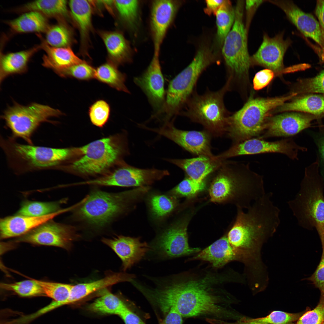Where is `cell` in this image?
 Instances as JSON below:
<instances>
[{
	"label": "cell",
	"instance_id": "obj_28",
	"mask_svg": "<svg viewBox=\"0 0 324 324\" xmlns=\"http://www.w3.org/2000/svg\"><path fill=\"white\" fill-rule=\"evenodd\" d=\"M40 49L39 45L26 50L1 55L0 82L9 75L26 71L31 58Z\"/></svg>",
	"mask_w": 324,
	"mask_h": 324
},
{
	"label": "cell",
	"instance_id": "obj_41",
	"mask_svg": "<svg viewBox=\"0 0 324 324\" xmlns=\"http://www.w3.org/2000/svg\"><path fill=\"white\" fill-rule=\"evenodd\" d=\"M35 280L41 286L45 296L60 302L62 306L68 304L73 285Z\"/></svg>",
	"mask_w": 324,
	"mask_h": 324
},
{
	"label": "cell",
	"instance_id": "obj_15",
	"mask_svg": "<svg viewBox=\"0 0 324 324\" xmlns=\"http://www.w3.org/2000/svg\"><path fill=\"white\" fill-rule=\"evenodd\" d=\"M78 237L74 226L58 223L52 219L20 237L17 241L68 249Z\"/></svg>",
	"mask_w": 324,
	"mask_h": 324
},
{
	"label": "cell",
	"instance_id": "obj_4",
	"mask_svg": "<svg viewBox=\"0 0 324 324\" xmlns=\"http://www.w3.org/2000/svg\"><path fill=\"white\" fill-rule=\"evenodd\" d=\"M0 145L9 167L19 175L43 170H56L66 164L76 152L74 148L21 144L10 136H1Z\"/></svg>",
	"mask_w": 324,
	"mask_h": 324
},
{
	"label": "cell",
	"instance_id": "obj_39",
	"mask_svg": "<svg viewBox=\"0 0 324 324\" xmlns=\"http://www.w3.org/2000/svg\"><path fill=\"white\" fill-rule=\"evenodd\" d=\"M150 209L152 215L157 219L167 216L176 207V197L172 196L155 194L151 196L148 200Z\"/></svg>",
	"mask_w": 324,
	"mask_h": 324
},
{
	"label": "cell",
	"instance_id": "obj_52",
	"mask_svg": "<svg viewBox=\"0 0 324 324\" xmlns=\"http://www.w3.org/2000/svg\"><path fill=\"white\" fill-rule=\"evenodd\" d=\"M261 0H247L245 2V7L247 13V28L249 26L254 12L263 2Z\"/></svg>",
	"mask_w": 324,
	"mask_h": 324
},
{
	"label": "cell",
	"instance_id": "obj_31",
	"mask_svg": "<svg viewBox=\"0 0 324 324\" xmlns=\"http://www.w3.org/2000/svg\"><path fill=\"white\" fill-rule=\"evenodd\" d=\"M279 111L304 112L316 116L324 114V95L316 94L305 95L278 108Z\"/></svg>",
	"mask_w": 324,
	"mask_h": 324
},
{
	"label": "cell",
	"instance_id": "obj_8",
	"mask_svg": "<svg viewBox=\"0 0 324 324\" xmlns=\"http://www.w3.org/2000/svg\"><path fill=\"white\" fill-rule=\"evenodd\" d=\"M296 95L295 93L274 98L250 99L229 116L226 134L234 144L259 137L265 130L269 112Z\"/></svg>",
	"mask_w": 324,
	"mask_h": 324
},
{
	"label": "cell",
	"instance_id": "obj_55",
	"mask_svg": "<svg viewBox=\"0 0 324 324\" xmlns=\"http://www.w3.org/2000/svg\"><path fill=\"white\" fill-rule=\"evenodd\" d=\"M206 1V7L204 10L207 14L209 15L212 13L215 14L225 0H207Z\"/></svg>",
	"mask_w": 324,
	"mask_h": 324
},
{
	"label": "cell",
	"instance_id": "obj_35",
	"mask_svg": "<svg viewBox=\"0 0 324 324\" xmlns=\"http://www.w3.org/2000/svg\"><path fill=\"white\" fill-rule=\"evenodd\" d=\"M100 290V296L89 307L91 311L104 314L118 315L126 307L125 303L118 297L107 289Z\"/></svg>",
	"mask_w": 324,
	"mask_h": 324
},
{
	"label": "cell",
	"instance_id": "obj_34",
	"mask_svg": "<svg viewBox=\"0 0 324 324\" xmlns=\"http://www.w3.org/2000/svg\"><path fill=\"white\" fill-rule=\"evenodd\" d=\"M69 4L71 15L79 29L82 41L86 40L91 29L92 9L89 1L73 0Z\"/></svg>",
	"mask_w": 324,
	"mask_h": 324
},
{
	"label": "cell",
	"instance_id": "obj_9",
	"mask_svg": "<svg viewBox=\"0 0 324 324\" xmlns=\"http://www.w3.org/2000/svg\"><path fill=\"white\" fill-rule=\"evenodd\" d=\"M230 90L229 83L226 82L216 91L207 89L200 94L196 90L179 115L202 125L211 136L221 137L226 134L227 118L231 114L224 103L225 95Z\"/></svg>",
	"mask_w": 324,
	"mask_h": 324
},
{
	"label": "cell",
	"instance_id": "obj_38",
	"mask_svg": "<svg viewBox=\"0 0 324 324\" xmlns=\"http://www.w3.org/2000/svg\"><path fill=\"white\" fill-rule=\"evenodd\" d=\"M217 26V39L219 44L222 46L226 36L231 30L235 18V9L229 1L225 2L216 14Z\"/></svg>",
	"mask_w": 324,
	"mask_h": 324
},
{
	"label": "cell",
	"instance_id": "obj_58",
	"mask_svg": "<svg viewBox=\"0 0 324 324\" xmlns=\"http://www.w3.org/2000/svg\"></svg>",
	"mask_w": 324,
	"mask_h": 324
},
{
	"label": "cell",
	"instance_id": "obj_44",
	"mask_svg": "<svg viewBox=\"0 0 324 324\" xmlns=\"http://www.w3.org/2000/svg\"><path fill=\"white\" fill-rule=\"evenodd\" d=\"M206 186L205 180L199 181L187 177L171 190L170 193L171 196L175 197H190L204 190Z\"/></svg>",
	"mask_w": 324,
	"mask_h": 324
},
{
	"label": "cell",
	"instance_id": "obj_32",
	"mask_svg": "<svg viewBox=\"0 0 324 324\" xmlns=\"http://www.w3.org/2000/svg\"><path fill=\"white\" fill-rule=\"evenodd\" d=\"M101 36L109 56L114 63L120 64L128 61L129 47L122 34L115 32H106Z\"/></svg>",
	"mask_w": 324,
	"mask_h": 324
},
{
	"label": "cell",
	"instance_id": "obj_14",
	"mask_svg": "<svg viewBox=\"0 0 324 324\" xmlns=\"http://www.w3.org/2000/svg\"><path fill=\"white\" fill-rule=\"evenodd\" d=\"M307 150L305 148L298 145L291 138L270 142L254 138L233 144L228 150L216 156L219 159L226 160L242 155L277 153L284 154L292 160H298V151Z\"/></svg>",
	"mask_w": 324,
	"mask_h": 324
},
{
	"label": "cell",
	"instance_id": "obj_21",
	"mask_svg": "<svg viewBox=\"0 0 324 324\" xmlns=\"http://www.w3.org/2000/svg\"><path fill=\"white\" fill-rule=\"evenodd\" d=\"M102 242L111 248L120 259L125 271L139 262L150 250L140 238L118 236L112 238H103Z\"/></svg>",
	"mask_w": 324,
	"mask_h": 324
},
{
	"label": "cell",
	"instance_id": "obj_56",
	"mask_svg": "<svg viewBox=\"0 0 324 324\" xmlns=\"http://www.w3.org/2000/svg\"><path fill=\"white\" fill-rule=\"evenodd\" d=\"M315 13L324 35V0H317Z\"/></svg>",
	"mask_w": 324,
	"mask_h": 324
},
{
	"label": "cell",
	"instance_id": "obj_6",
	"mask_svg": "<svg viewBox=\"0 0 324 324\" xmlns=\"http://www.w3.org/2000/svg\"><path fill=\"white\" fill-rule=\"evenodd\" d=\"M80 158L58 170L82 175L101 174L116 163L124 165L123 158L129 151L127 137L119 135L98 140L78 148Z\"/></svg>",
	"mask_w": 324,
	"mask_h": 324
},
{
	"label": "cell",
	"instance_id": "obj_11",
	"mask_svg": "<svg viewBox=\"0 0 324 324\" xmlns=\"http://www.w3.org/2000/svg\"><path fill=\"white\" fill-rule=\"evenodd\" d=\"M62 115L57 109L36 103L27 106L15 104L5 111L2 118L10 131V136L20 138L27 144H33L32 137L40 124L45 122L51 123L49 119Z\"/></svg>",
	"mask_w": 324,
	"mask_h": 324
},
{
	"label": "cell",
	"instance_id": "obj_25",
	"mask_svg": "<svg viewBox=\"0 0 324 324\" xmlns=\"http://www.w3.org/2000/svg\"><path fill=\"white\" fill-rule=\"evenodd\" d=\"M164 160L183 170L187 177L193 179L204 181L209 174L216 171L221 165L224 161L203 156L191 158L170 159Z\"/></svg>",
	"mask_w": 324,
	"mask_h": 324
},
{
	"label": "cell",
	"instance_id": "obj_2",
	"mask_svg": "<svg viewBox=\"0 0 324 324\" xmlns=\"http://www.w3.org/2000/svg\"><path fill=\"white\" fill-rule=\"evenodd\" d=\"M266 193L253 202L245 212L238 208L235 222L229 232L230 244L245 255L254 247L260 246L272 236L280 224L279 208Z\"/></svg>",
	"mask_w": 324,
	"mask_h": 324
},
{
	"label": "cell",
	"instance_id": "obj_30",
	"mask_svg": "<svg viewBox=\"0 0 324 324\" xmlns=\"http://www.w3.org/2000/svg\"><path fill=\"white\" fill-rule=\"evenodd\" d=\"M67 3V1L64 0H36L27 3L15 10L22 13L36 11L47 18H53L58 22H63L68 15Z\"/></svg>",
	"mask_w": 324,
	"mask_h": 324
},
{
	"label": "cell",
	"instance_id": "obj_13",
	"mask_svg": "<svg viewBox=\"0 0 324 324\" xmlns=\"http://www.w3.org/2000/svg\"><path fill=\"white\" fill-rule=\"evenodd\" d=\"M175 118L163 124L158 128H151L144 125L141 128L156 133L175 142L187 151L198 156L214 158L211 147V135L206 130H184L178 129L173 124Z\"/></svg>",
	"mask_w": 324,
	"mask_h": 324
},
{
	"label": "cell",
	"instance_id": "obj_16",
	"mask_svg": "<svg viewBox=\"0 0 324 324\" xmlns=\"http://www.w3.org/2000/svg\"><path fill=\"white\" fill-rule=\"evenodd\" d=\"M187 225L180 221L169 227L157 238L153 249L164 258H176L197 253L199 248L189 246L187 233Z\"/></svg>",
	"mask_w": 324,
	"mask_h": 324
},
{
	"label": "cell",
	"instance_id": "obj_33",
	"mask_svg": "<svg viewBox=\"0 0 324 324\" xmlns=\"http://www.w3.org/2000/svg\"><path fill=\"white\" fill-rule=\"evenodd\" d=\"M296 313L280 311H274L266 316L250 318L244 317L233 322L217 320L216 324H295L299 318L309 309Z\"/></svg>",
	"mask_w": 324,
	"mask_h": 324
},
{
	"label": "cell",
	"instance_id": "obj_5",
	"mask_svg": "<svg viewBox=\"0 0 324 324\" xmlns=\"http://www.w3.org/2000/svg\"><path fill=\"white\" fill-rule=\"evenodd\" d=\"M320 160L306 168L300 189L293 200L287 204L298 225L312 230L315 228L321 245L324 244V180L319 173Z\"/></svg>",
	"mask_w": 324,
	"mask_h": 324
},
{
	"label": "cell",
	"instance_id": "obj_19",
	"mask_svg": "<svg viewBox=\"0 0 324 324\" xmlns=\"http://www.w3.org/2000/svg\"><path fill=\"white\" fill-rule=\"evenodd\" d=\"M316 117L310 114L291 112L269 117L263 133L257 138L290 136L309 127Z\"/></svg>",
	"mask_w": 324,
	"mask_h": 324
},
{
	"label": "cell",
	"instance_id": "obj_54",
	"mask_svg": "<svg viewBox=\"0 0 324 324\" xmlns=\"http://www.w3.org/2000/svg\"><path fill=\"white\" fill-rule=\"evenodd\" d=\"M182 316L174 308H171L163 324H182Z\"/></svg>",
	"mask_w": 324,
	"mask_h": 324
},
{
	"label": "cell",
	"instance_id": "obj_17",
	"mask_svg": "<svg viewBox=\"0 0 324 324\" xmlns=\"http://www.w3.org/2000/svg\"><path fill=\"white\" fill-rule=\"evenodd\" d=\"M159 52H154L149 66L134 81L146 96L155 114L163 107L165 100L164 81L159 59Z\"/></svg>",
	"mask_w": 324,
	"mask_h": 324
},
{
	"label": "cell",
	"instance_id": "obj_50",
	"mask_svg": "<svg viewBox=\"0 0 324 324\" xmlns=\"http://www.w3.org/2000/svg\"><path fill=\"white\" fill-rule=\"evenodd\" d=\"M274 76L273 71L269 69L261 70L257 73L253 79V87L256 90L262 89L268 85Z\"/></svg>",
	"mask_w": 324,
	"mask_h": 324
},
{
	"label": "cell",
	"instance_id": "obj_53",
	"mask_svg": "<svg viewBox=\"0 0 324 324\" xmlns=\"http://www.w3.org/2000/svg\"><path fill=\"white\" fill-rule=\"evenodd\" d=\"M314 138L318 149L321 162L324 170V131L322 130L314 135ZM323 172L324 173L322 176L324 180V170Z\"/></svg>",
	"mask_w": 324,
	"mask_h": 324
},
{
	"label": "cell",
	"instance_id": "obj_42",
	"mask_svg": "<svg viewBox=\"0 0 324 324\" xmlns=\"http://www.w3.org/2000/svg\"><path fill=\"white\" fill-rule=\"evenodd\" d=\"M45 33V40L51 46L67 47L70 43V32L63 22H58L57 24L50 25Z\"/></svg>",
	"mask_w": 324,
	"mask_h": 324
},
{
	"label": "cell",
	"instance_id": "obj_36",
	"mask_svg": "<svg viewBox=\"0 0 324 324\" xmlns=\"http://www.w3.org/2000/svg\"><path fill=\"white\" fill-rule=\"evenodd\" d=\"M95 78L117 90L130 93L125 85L126 76L114 65L105 63L95 70Z\"/></svg>",
	"mask_w": 324,
	"mask_h": 324
},
{
	"label": "cell",
	"instance_id": "obj_47",
	"mask_svg": "<svg viewBox=\"0 0 324 324\" xmlns=\"http://www.w3.org/2000/svg\"><path fill=\"white\" fill-rule=\"evenodd\" d=\"M324 322V292H320L319 302L313 309L310 308L295 324H322Z\"/></svg>",
	"mask_w": 324,
	"mask_h": 324
},
{
	"label": "cell",
	"instance_id": "obj_22",
	"mask_svg": "<svg viewBox=\"0 0 324 324\" xmlns=\"http://www.w3.org/2000/svg\"><path fill=\"white\" fill-rule=\"evenodd\" d=\"M178 7L176 1L157 0L152 4L151 27L154 52H159L166 32L174 18Z\"/></svg>",
	"mask_w": 324,
	"mask_h": 324
},
{
	"label": "cell",
	"instance_id": "obj_46",
	"mask_svg": "<svg viewBox=\"0 0 324 324\" xmlns=\"http://www.w3.org/2000/svg\"><path fill=\"white\" fill-rule=\"evenodd\" d=\"M95 69L84 62L73 65L57 74L62 77H71L87 80L95 78Z\"/></svg>",
	"mask_w": 324,
	"mask_h": 324
},
{
	"label": "cell",
	"instance_id": "obj_26",
	"mask_svg": "<svg viewBox=\"0 0 324 324\" xmlns=\"http://www.w3.org/2000/svg\"><path fill=\"white\" fill-rule=\"evenodd\" d=\"M41 41L40 45L46 54L43 57V66L51 68L57 73L74 65L84 62L77 57L69 46L54 47L48 44L45 39L38 34Z\"/></svg>",
	"mask_w": 324,
	"mask_h": 324
},
{
	"label": "cell",
	"instance_id": "obj_57",
	"mask_svg": "<svg viewBox=\"0 0 324 324\" xmlns=\"http://www.w3.org/2000/svg\"><path fill=\"white\" fill-rule=\"evenodd\" d=\"M322 324H324V322Z\"/></svg>",
	"mask_w": 324,
	"mask_h": 324
},
{
	"label": "cell",
	"instance_id": "obj_27",
	"mask_svg": "<svg viewBox=\"0 0 324 324\" xmlns=\"http://www.w3.org/2000/svg\"><path fill=\"white\" fill-rule=\"evenodd\" d=\"M135 277L133 274L115 273L96 281L73 285L68 304L78 301L92 293L115 284L123 282H130Z\"/></svg>",
	"mask_w": 324,
	"mask_h": 324
},
{
	"label": "cell",
	"instance_id": "obj_49",
	"mask_svg": "<svg viewBox=\"0 0 324 324\" xmlns=\"http://www.w3.org/2000/svg\"><path fill=\"white\" fill-rule=\"evenodd\" d=\"M322 253L319 264L313 274L304 279L310 282L320 292H324V245H322Z\"/></svg>",
	"mask_w": 324,
	"mask_h": 324
},
{
	"label": "cell",
	"instance_id": "obj_37",
	"mask_svg": "<svg viewBox=\"0 0 324 324\" xmlns=\"http://www.w3.org/2000/svg\"><path fill=\"white\" fill-rule=\"evenodd\" d=\"M63 199L55 202H43L26 200L23 202L16 214L31 217H42L62 209L61 205L66 202Z\"/></svg>",
	"mask_w": 324,
	"mask_h": 324
},
{
	"label": "cell",
	"instance_id": "obj_23",
	"mask_svg": "<svg viewBox=\"0 0 324 324\" xmlns=\"http://www.w3.org/2000/svg\"><path fill=\"white\" fill-rule=\"evenodd\" d=\"M244 260L241 251L233 247L227 237L224 236L189 258L187 261L200 260L207 262L213 268L220 269L231 261Z\"/></svg>",
	"mask_w": 324,
	"mask_h": 324
},
{
	"label": "cell",
	"instance_id": "obj_43",
	"mask_svg": "<svg viewBox=\"0 0 324 324\" xmlns=\"http://www.w3.org/2000/svg\"><path fill=\"white\" fill-rule=\"evenodd\" d=\"M114 3L122 19L130 27H135L138 20V1L114 0Z\"/></svg>",
	"mask_w": 324,
	"mask_h": 324
},
{
	"label": "cell",
	"instance_id": "obj_20",
	"mask_svg": "<svg viewBox=\"0 0 324 324\" xmlns=\"http://www.w3.org/2000/svg\"><path fill=\"white\" fill-rule=\"evenodd\" d=\"M268 1L282 10L288 19L302 34L312 39L324 50V35L319 22L312 15L303 11L290 1Z\"/></svg>",
	"mask_w": 324,
	"mask_h": 324
},
{
	"label": "cell",
	"instance_id": "obj_24",
	"mask_svg": "<svg viewBox=\"0 0 324 324\" xmlns=\"http://www.w3.org/2000/svg\"><path fill=\"white\" fill-rule=\"evenodd\" d=\"M63 209L42 217H31L16 214L1 219L0 235L1 239L22 236L44 223L68 211Z\"/></svg>",
	"mask_w": 324,
	"mask_h": 324
},
{
	"label": "cell",
	"instance_id": "obj_48",
	"mask_svg": "<svg viewBox=\"0 0 324 324\" xmlns=\"http://www.w3.org/2000/svg\"><path fill=\"white\" fill-rule=\"evenodd\" d=\"M300 91L305 93L324 94V70L316 76L302 81Z\"/></svg>",
	"mask_w": 324,
	"mask_h": 324
},
{
	"label": "cell",
	"instance_id": "obj_1",
	"mask_svg": "<svg viewBox=\"0 0 324 324\" xmlns=\"http://www.w3.org/2000/svg\"><path fill=\"white\" fill-rule=\"evenodd\" d=\"M236 274L228 268L199 266L160 283L150 298L165 313L172 307L184 317L223 315L226 311L218 303L226 298L224 286L236 281Z\"/></svg>",
	"mask_w": 324,
	"mask_h": 324
},
{
	"label": "cell",
	"instance_id": "obj_3",
	"mask_svg": "<svg viewBox=\"0 0 324 324\" xmlns=\"http://www.w3.org/2000/svg\"><path fill=\"white\" fill-rule=\"evenodd\" d=\"M148 186L118 193L92 190L73 208L74 219L95 230L103 228L147 193Z\"/></svg>",
	"mask_w": 324,
	"mask_h": 324
},
{
	"label": "cell",
	"instance_id": "obj_18",
	"mask_svg": "<svg viewBox=\"0 0 324 324\" xmlns=\"http://www.w3.org/2000/svg\"><path fill=\"white\" fill-rule=\"evenodd\" d=\"M283 33L270 38L266 34L263 36L262 42L256 52L250 57L251 64L263 66L276 72L284 67L283 58L291 41L284 39Z\"/></svg>",
	"mask_w": 324,
	"mask_h": 324
},
{
	"label": "cell",
	"instance_id": "obj_45",
	"mask_svg": "<svg viewBox=\"0 0 324 324\" xmlns=\"http://www.w3.org/2000/svg\"><path fill=\"white\" fill-rule=\"evenodd\" d=\"M110 112L109 105L105 101L100 100L96 101L90 107L89 115L92 123L97 127L102 128L107 122Z\"/></svg>",
	"mask_w": 324,
	"mask_h": 324
},
{
	"label": "cell",
	"instance_id": "obj_10",
	"mask_svg": "<svg viewBox=\"0 0 324 324\" xmlns=\"http://www.w3.org/2000/svg\"><path fill=\"white\" fill-rule=\"evenodd\" d=\"M244 3L238 1L233 26L225 38L222 53L226 68V81L231 88L247 74L251 64L248 49L247 29L243 22Z\"/></svg>",
	"mask_w": 324,
	"mask_h": 324
},
{
	"label": "cell",
	"instance_id": "obj_51",
	"mask_svg": "<svg viewBox=\"0 0 324 324\" xmlns=\"http://www.w3.org/2000/svg\"><path fill=\"white\" fill-rule=\"evenodd\" d=\"M125 324H146L136 314L126 306L118 315Z\"/></svg>",
	"mask_w": 324,
	"mask_h": 324
},
{
	"label": "cell",
	"instance_id": "obj_29",
	"mask_svg": "<svg viewBox=\"0 0 324 324\" xmlns=\"http://www.w3.org/2000/svg\"><path fill=\"white\" fill-rule=\"evenodd\" d=\"M5 22L14 33H45L50 26L48 18L34 11L24 12L18 17Z\"/></svg>",
	"mask_w": 324,
	"mask_h": 324
},
{
	"label": "cell",
	"instance_id": "obj_7",
	"mask_svg": "<svg viewBox=\"0 0 324 324\" xmlns=\"http://www.w3.org/2000/svg\"><path fill=\"white\" fill-rule=\"evenodd\" d=\"M215 60L210 51L199 49L192 62L170 82L164 104L157 116L162 122L170 121L179 115L196 91L197 82L203 72Z\"/></svg>",
	"mask_w": 324,
	"mask_h": 324
},
{
	"label": "cell",
	"instance_id": "obj_40",
	"mask_svg": "<svg viewBox=\"0 0 324 324\" xmlns=\"http://www.w3.org/2000/svg\"><path fill=\"white\" fill-rule=\"evenodd\" d=\"M0 286L2 289L13 292L22 297L45 296L41 286L32 278L14 283H2Z\"/></svg>",
	"mask_w": 324,
	"mask_h": 324
},
{
	"label": "cell",
	"instance_id": "obj_12",
	"mask_svg": "<svg viewBox=\"0 0 324 324\" xmlns=\"http://www.w3.org/2000/svg\"><path fill=\"white\" fill-rule=\"evenodd\" d=\"M169 175L167 170L141 169L127 164L100 177L81 182L82 185L121 187L148 186Z\"/></svg>",
	"mask_w": 324,
	"mask_h": 324
}]
</instances>
